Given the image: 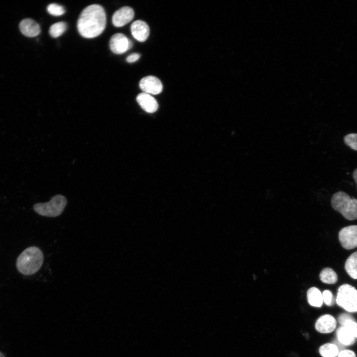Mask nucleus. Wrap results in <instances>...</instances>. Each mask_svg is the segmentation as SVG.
<instances>
[{
	"label": "nucleus",
	"mask_w": 357,
	"mask_h": 357,
	"mask_svg": "<svg viewBox=\"0 0 357 357\" xmlns=\"http://www.w3.org/2000/svg\"><path fill=\"white\" fill-rule=\"evenodd\" d=\"M67 204L66 198L61 195H56L50 201L34 205L33 209L38 214L48 217H56L63 211Z\"/></svg>",
	"instance_id": "4"
},
{
	"label": "nucleus",
	"mask_w": 357,
	"mask_h": 357,
	"mask_svg": "<svg viewBox=\"0 0 357 357\" xmlns=\"http://www.w3.org/2000/svg\"><path fill=\"white\" fill-rule=\"evenodd\" d=\"M140 57L138 53H133L126 58V61L129 63H132L137 60Z\"/></svg>",
	"instance_id": "25"
},
{
	"label": "nucleus",
	"mask_w": 357,
	"mask_h": 357,
	"mask_svg": "<svg viewBox=\"0 0 357 357\" xmlns=\"http://www.w3.org/2000/svg\"><path fill=\"white\" fill-rule=\"evenodd\" d=\"M345 269L352 278L357 279V251L351 254L347 259Z\"/></svg>",
	"instance_id": "16"
},
{
	"label": "nucleus",
	"mask_w": 357,
	"mask_h": 357,
	"mask_svg": "<svg viewBox=\"0 0 357 357\" xmlns=\"http://www.w3.org/2000/svg\"><path fill=\"white\" fill-rule=\"evenodd\" d=\"M140 89L149 94L157 95L163 90L161 81L155 76L150 75L143 77L139 82Z\"/></svg>",
	"instance_id": "8"
},
{
	"label": "nucleus",
	"mask_w": 357,
	"mask_h": 357,
	"mask_svg": "<svg viewBox=\"0 0 357 357\" xmlns=\"http://www.w3.org/2000/svg\"><path fill=\"white\" fill-rule=\"evenodd\" d=\"M336 302L349 312H357V290L347 284L340 286L338 289Z\"/></svg>",
	"instance_id": "5"
},
{
	"label": "nucleus",
	"mask_w": 357,
	"mask_h": 357,
	"mask_svg": "<svg viewBox=\"0 0 357 357\" xmlns=\"http://www.w3.org/2000/svg\"><path fill=\"white\" fill-rule=\"evenodd\" d=\"M106 25V15L103 7L97 4L90 5L81 12L77 21L79 34L85 38L100 35Z\"/></svg>",
	"instance_id": "1"
},
{
	"label": "nucleus",
	"mask_w": 357,
	"mask_h": 357,
	"mask_svg": "<svg viewBox=\"0 0 357 357\" xmlns=\"http://www.w3.org/2000/svg\"><path fill=\"white\" fill-rule=\"evenodd\" d=\"M336 336L338 341L343 345L351 346L356 342V338L345 326L341 325L336 330Z\"/></svg>",
	"instance_id": "14"
},
{
	"label": "nucleus",
	"mask_w": 357,
	"mask_h": 357,
	"mask_svg": "<svg viewBox=\"0 0 357 357\" xmlns=\"http://www.w3.org/2000/svg\"><path fill=\"white\" fill-rule=\"evenodd\" d=\"M47 11L54 16H60L65 13L64 8L57 3H51L47 6Z\"/></svg>",
	"instance_id": "20"
},
{
	"label": "nucleus",
	"mask_w": 357,
	"mask_h": 357,
	"mask_svg": "<svg viewBox=\"0 0 357 357\" xmlns=\"http://www.w3.org/2000/svg\"><path fill=\"white\" fill-rule=\"evenodd\" d=\"M130 30L133 37L141 42L146 41L149 35V27L147 24L142 20L134 21L131 25Z\"/></svg>",
	"instance_id": "11"
},
{
	"label": "nucleus",
	"mask_w": 357,
	"mask_h": 357,
	"mask_svg": "<svg viewBox=\"0 0 357 357\" xmlns=\"http://www.w3.org/2000/svg\"><path fill=\"white\" fill-rule=\"evenodd\" d=\"M321 282L328 284H335L338 281V276L336 272L331 268L326 267L321 270L319 274Z\"/></svg>",
	"instance_id": "17"
},
{
	"label": "nucleus",
	"mask_w": 357,
	"mask_h": 357,
	"mask_svg": "<svg viewBox=\"0 0 357 357\" xmlns=\"http://www.w3.org/2000/svg\"><path fill=\"white\" fill-rule=\"evenodd\" d=\"M19 29L21 33L28 37H35L41 32L39 25L34 20L30 18L22 20L19 24Z\"/></svg>",
	"instance_id": "13"
},
{
	"label": "nucleus",
	"mask_w": 357,
	"mask_h": 357,
	"mask_svg": "<svg viewBox=\"0 0 357 357\" xmlns=\"http://www.w3.org/2000/svg\"><path fill=\"white\" fill-rule=\"evenodd\" d=\"M341 325L347 327L353 334L354 336L357 338V322L354 317L344 321Z\"/></svg>",
	"instance_id": "22"
},
{
	"label": "nucleus",
	"mask_w": 357,
	"mask_h": 357,
	"mask_svg": "<svg viewBox=\"0 0 357 357\" xmlns=\"http://www.w3.org/2000/svg\"><path fill=\"white\" fill-rule=\"evenodd\" d=\"M345 144L351 149L357 151V133H350L344 138Z\"/></svg>",
	"instance_id": "21"
},
{
	"label": "nucleus",
	"mask_w": 357,
	"mask_h": 357,
	"mask_svg": "<svg viewBox=\"0 0 357 357\" xmlns=\"http://www.w3.org/2000/svg\"><path fill=\"white\" fill-rule=\"evenodd\" d=\"M319 352L323 357H336L339 354V350L335 344L326 343L320 346Z\"/></svg>",
	"instance_id": "18"
},
{
	"label": "nucleus",
	"mask_w": 357,
	"mask_h": 357,
	"mask_svg": "<svg viewBox=\"0 0 357 357\" xmlns=\"http://www.w3.org/2000/svg\"><path fill=\"white\" fill-rule=\"evenodd\" d=\"M134 16V12L131 7L124 6L115 12L112 17V22L117 27H122L130 22Z\"/></svg>",
	"instance_id": "9"
},
{
	"label": "nucleus",
	"mask_w": 357,
	"mask_h": 357,
	"mask_svg": "<svg viewBox=\"0 0 357 357\" xmlns=\"http://www.w3.org/2000/svg\"><path fill=\"white\" fill-rule=\"evenodd\" d=\"M307 299L309 304L314 307H321L323 302L321 292L315 287H312L308 290Z\"/></svg>",
	"instance_id": "15"
},
{
	"label": "nucleus",
	"mask_w": 357,
	"mask_h": 357,
	"mask_svg": "<svg viewBox=\"0 0 357 357\" xmlns=\"http://www.w3.org/2000/svg\"><path fill=\"white\" fill-rule=\"evenodd\" d=\"M342 246L350 250L357 247V225H351L342 228L338 234Z\"/></svg>",
	"instance_id": "6"
},
{
	"label": "nucleus",
	"mask_w": 357,
	"mask_h": 357,
	"mask_svg": "<svg viewBox=\"0 0 357 357\" xmlns=\"http://www.w3.org/2000/svg\"><path fill=\"white\" fill-rule=\"evenodd\" d=\"M353 177L354 180L355 181V182L357 185V168L354 170L353 174Z\"/></svg>",
	"instance_id": "26"
},
{
	"label": "nucleus",
	"mask_w": 357,
	"mask_h": 357,
	"mask_svg": "<svg viewBox=\"0 0 357 357\" xmlns=\"http://www.w3.org/2000/svg\"><path fill=\"white\" fill-rule=\"evenodd\" d=\"M0 357H4V355L0 352Z\"/></svg>",
	"instance_id": "27"
},
{
	"label": "nucleus",
	"mask_w": 357,
	"mask_h": 357,
	"mask_svg": "<svg viewBox=\"0 0 357 357\" xmlns=\"http://www.w3.org/2000/svg\"><path fill=\"white\" fill-rule=\"evenodd\" d=\"M66 23L60 21L53 24L49 29V34L53 38H57L61 35L66 30Z\"/></svg>",
	"instance_id": "19"
},
{
	"label": "nucleus",
	"mask_w": 357,
	"mask_h": 357,
	"mask_svg": "<svg viewBox=\"0 0 357 357\" xmlns=\"http://www.w3.org/2000/svg\"><path fill=\"white\" fill-rule=\"evenodd\" d=\"M136 101L140 107L147 113H154L158 108L157 101L150 94L141 93L137 95Z\"/></svg>",
	"instance_id": "12"
},
{
	"label": "nucleus",
	"mask_w": 357,
	"mask_h": 357,
	"mask_svg": "<svg viewBox=\"0 0 357 357\" xmlns=\"http://www.w3.org/2000/svg\"><path fill=\"white\" fill-rule=\"evenodd\" d=\"M331 204L332 208L341 213L346 219H357V199L352 198L347 193L339 191L333 195Z\"/></svg>",
	"instance_id": "3"
},
{
	"label": "nucleus",
	"mask_w": 357,
	"mask_h": 357,
	"mask_svg": "<svg viewBox=\"0 0 357 357\" xmlns=\"http://www.w3.org/2000/svg\"><path fill=\"white\" fill-rule=\"evenodd\" d=\"M337 321L331 315L326 314L319 317L315 324V329L321 333H330L336 328Z\"/></svg>",
	"instance_id": "10"
},
{
	"label": "nucleus",
	"mask_w": 357,
	"mask_h": 357,
	"mask_svg": "<svg viewBox=\"0 0 357 357\" xmlns=\"http://www.w3.org/2000/svg\"><path fill=\"white\" fill-rule=\"evenodd\" d=\"M323 301L328 306H332L334 304L335 298L332 292L328 290L323 291L322 294Z\"/></svg>",
	"instance_id": "23"
},
{
	"label": "nucleus",
	"mask_w": 357,
	"mask_h": 357,
	"mask_svg": "<svg viewBox=\"0 0 357 357\" xmlns=\"http://www.w3.org/2000/svg\"><path fill=\"white\" fill-rule=\"evenodd\" d=\"M337 357H357L355 352L350 350H344L339 353Z\"/></svg>",
	"instance_id": "24"
},
{
	"label": "nucleus",
	"mask_w": 357,
	"mask_h": 357,
	"mask_svg": "<svg viewBox=\"0 0 357 357\" xmlns=\"http://www.w3.org/2000/svg\"><path fill=\"white\" fill-rule=\"evenodd\" d=\"M44 256L41 250L36 246H30L18 256L16 265L18 271L24 275L36 273L41 267Z\"/></svg>",
	"instance_id": "2"
},
{
	"label": "nucleus",
	"mask_w": 357,
	"mask_h": 357,
	"mask_svg": "<svg viewBox=\"0 0 357 357\" xmlns=\"http://www.w3.org/2000/svg\"><path fill=\"white\" fill-rule=\"evenodd\" d=\"M133 44L125 35L122 33L113 35L110 41L111 50L116 54H122L132 47Z\"/></svg>",
	"instance_id": "7"
}]
</instances>
